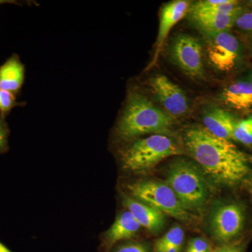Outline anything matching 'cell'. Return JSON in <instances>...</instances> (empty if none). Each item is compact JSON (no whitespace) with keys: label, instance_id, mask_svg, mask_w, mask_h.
<instances>
[{"label":"cell","instance_id":"obj_25","mask_svg":"<svg viewBox=\"0 0 252 252\" xmlns=\"http://www.w3.org/2000/svg\"><path fill=\"white\" fill-rule=\"evenodd\" d=\"M214 252H243V250L240 245L228 244L218 247Z\"/></svg>","mask_w":252,"mask_h":252},{"label":"cell","instance_id":"obj_8","mask_svg":"<svg viewBox=\"0 0 252 252\" xmlns=\"http://www.w3.org/2000/svg\"><path fill=\"white\" fill-rule=\"evenodd\" d=\"M149 84L152 94L172 118L183 117L189 112L188 97L185 93L165 75L154 76Z\"/></svg>","mask_w":252,"mask_h":252},{"label":"cell","instance_id":"obj_21","mask_svg":"<svg viewBox=\"0 0 252 252\" xmlns=\"http://www.w3.org/2000/svg\"><path fill=\"white\" fill-rule=\"evenodd\" d=\"M235 26L242 31L252 34V11L243 12L237 18Z\"/></svg>","mask_w":252,"mask_h":252},{"label":"cell","instance_id":"obj_17","mask_svg":"<svg viewBox=\"0 0 252 252\" xmlns=\"http://www.w3.org/2000/svg\"><path fill=\"white\" fill-rule=\"evenodd\" d=\"M239 14H209L192 17L195 26L205 35L228 31L235 25Z\"/></svg>","mask_w":252,"mask_h":252},{"label":"cell","instance_id":"obj_4","mask_svg":"<svg viewBox=\"0 0 252 252\" xmlns=\"http://www.w3.org/2000/svg\"><path fill=\"white\" fill-rule=\"evenodd\" d=\"M188 210L203 206L208 196L205 179L198 167L190 162L180 160L170 165L166 182Z\"/></svg>","mask_w":252,"mask_h":252},{"label":"cell","instance_id":"obj_10","mask_svg":"<svg viewBox=\"0 0 252 252\" xmlns=\"http://www.w3.org/2000/svg\"><path fill=\"white\" fill-rule=\"evenodd\" d=\"M190 5V1L187 0H176L167 3L162 8L160 14L158 33L156 44L155 54L152 64L157 63L167 35L172 28L189 12Z\"/></svg>","mask_w":252,"mask_h":252},{"label":"cell","instance_id":"obj_5","mask_svg":"<svg viewBox=\"0 0 252 252\" xmlns=\"http://www.w3.org/2000/svg\"><path fill=\"white\" fill-rule=\"evenodd\" d=\"M132 198L155 207L176 220L188 221L193 218L166 183L158 181H144L127 186Z\"/></svg>","mask_w":252,"mask_h":252},{"label":"cell","instance_id":"obj_3","mask_svg":"<svg viewBox=\"0 0 252 252\" xmlns=\"http://www.w3.org/2000/svg\"><path fill=\"white\" fill-rule=\"evenodd\" d=\"M184 153L182 148L169 136L151 135L139 139L121 154L124 169L141 172L153 168L165 159Z\"/></svg>","mask_w":252,"mask_h":252},{"label":"cell","instance_id":"obj_6","mask_svg":"<svg viewBox=\"0 0 252 252\" xmlns=\"http://www.w3.org/2000/svg\"><path fill=\"white\" fill-rule=\"evenodd\" d=\"M170 55L176 65L189 77L195 79L205 77L203 48L197 38L187 34H178L172 41Z\"/></svg>","mask_w":252,"mask_h":252},{"label":"cell","instance_id":"obj_16","mask_svg":"<svg viewBox=\"0 0 252 252\" xmlns=\"http://www.w3.org/2000/svg\"><path fill=\"white\" fill-rule=\"evenodd\" d=\"M140 228V223L127 210L118 215L115 221L106 233V240L109 245H112L121 240L133 238Z\"/></svg>","mask_w":252,"mask_h":252},{"label":"cell","instance_id":"obj_28","mask_svg":"<svg viewBox=\"0 0 252 252\" xmlns=\"http://www.w3.org/2000/svg\"><path fill=\"white\" fill-rule=\"evenodd\" d=\"M0 252H12L0 242Z\"/></svg>","mask_w":252,"mask_h":252},{"label":"cell","instance_id":"obj_22","mask_svg":"<svg viewBox=\"0 0 252 252\" xmlns=\"http://www.w3.org/2000/svg\"><path fill=\"white\" fill-rule=\"evenodd\" d=\"M9 130L5 118L0 117V153L6 152L8 149V138Z\"/></svg>","mask_w":252,"mask_h":252},{"label":"cell","instance_id":"obj_12","mask_svg":"<svg viewBox=\"0 0 252 252\" xmlns=\"http://www.w3.org/2000/svg\"><path fill=\"white\" fill-rule=\"evenodd\" d=\"M204 127L212 135L225 139L233 140L236 120L229 112L220 107L208 109L204 114L203 118Z\"/></svg>","mask_w":252,"mask_h":252},{"label":"cell","instance_id":"obj_9","mask_svg":"<svg viewBox=\"0 0 252 252\" xmlns=\"http://www.w3.org/2000/svg\"><path fill=\"white\" fill-rule=\"evenodd\" d=\"M245 223L242 207L228 203L217 207L210 217V228L218 241L227 243L240 234Z\"/></svg>","mask_w":252,"mask_h":252},{"label":"cell","instance_id":"obj_27","mask_svg":"<svg viewBox=\"0 0 252 252\" xmlns=\"http://www.w3.org/2000/svg\"><path fill=\"white\" fill-rule=\"evenodd\" d=\"M182 249L178 248H170L167 249L165 251L162 252H181Z\"/></svg>","mask_w":252,"mask_h":252},{"label":"cell","instance_id":"obj_15","mask_svg":"<svg viewBox=\"0 0 252 252\" xmlns=\"http://www.w3.org/2000/svg\"><path fill=\"white\" fill-rule=\"evenodd\" d=\"M190 16L209 14H242L243 9L240 1L235 0H200L195 1L189 9Z\"/></svg>","mask_w":252,"mask_h":252},{"label":"cell","instance_id":"obj_19","mask_svg":"<svg viewBox=\"0 0 252 252\" xmlns=\"http://www.w3.org/2000/svg\"><path fill=\"white\" fill-rule=\"evenodd\" d=\"M233 140L245 145L252 144V117L237 122L233 131Z\"/></svg>","mask_w":252,"mask_h":252},{"label":"cell","instance_id":"obj_24","mask_svg":"<svg viewBox=\"0 0 252 252\" xmlns=\"http://www.w3.org/2000/svg\"><path fill=\"white\" fill-rule=\"evenodd\" d=\"M114 252H148L143 245L139 243H129L119 247Z\"/></svg>","mask_w":252,"mask_h":252},{"label":"cell","instance_id":"obj_18","mask_svg":"<svg viewBox=\"0 0 252 252\" xmlns=\"http://www.w3.org/2000/svg\"><path fill=\"white\" fill-rule=\"evenodd\" d=\"M185 233L179 225L172 227L171 229L157 240L154 245V252H162L167 249L170 248H182L183 245Z\"/></svg>","mask_w":252,"mask_h":252},{"label":"cell","instance_id":"obj_7","mask_svg":"<svg viewBox=\"0 0 252 252\" xmlns=\"http://www.w3.org/2000/svg\"><path fill=\"white\" fill-rule=\"evenodd\" d=\"M205 36L207 56L212 65L220 72L233 70L240 57L238 39L228 31Z\"/></svg>","mask_w":252,"mask_h":252},{"label":"cell","instance_id":"obj_11","mask_svg":"<svg viewBox=\"0 0 252 252\" xmlns=\"http://www.w3.org/2000/svg\"><path fill=\"white\" fill-rule=\"evenodd\" d=\"M124 205L141 226L152 233L160 231L165 224V215L155 207L131 196L124 197Z\"/></svg>","mask_w":252,"mask_h":252},{"label":"cell","instance_id":"obj_20","mask_svg":"<svg viewBox=\"0 0 252 252\" xmlns=\"http://www.w3.org/2000/svg\"><path fill=\"white\" fill-rule=\"evenodd\" d=\"M23 104L17 102L14 94L0 89V117H6L13 108Z\"/></svg>","mask_w":252,"mask_h":252},{"label":"cell","instance_id":"obj_2","mask_svg":"<svg viewBox=\"0 0 252 252\" xmlns=\"http://www.w3.org/2000/svg\"><path fill=\"white\" fill-rule=\"evenodd\" d=\"M173 118L154 105L137 91L129 94L126 107L117 127V135L124 140L140 136L171 135Z\"/></svg>","mask_w":252,"mask_h":252},{"label":"cell","instance_id":"obj_14","mask_svg":"<svg viewBox=\"0 0 252 252\" xmlns=\"http://www.w3.org/2000/svg\"><path fill=\"white\" fill-rule=\"evenodd\" d=\"M220 99L231 108L248 110L252 107V82L248 80L233 83L222 91Z\"/></svg>","mask_w":252,"mask_h":252},{"label":"cell","instance_id":"obj_1","mask_svg":"<svg viewBox=\"0 0 252 252\" xmlns=\"http://www.w3.org/2000/svg\"><path fill=\"white\" fill-rule=\"evenodd\" d=\"M186 151L204 172L220 185H238L250 171L251 159L230 140L220 138L200 126L184 132Z\"/></svg>","mask_w":252,"mask_h":252},{"label":"cell","instance_id":"obj_32","mask_svg":"<svg viewBox=\"0 0 252 252\" xmlns=\"http://www.w3.org/2000/svg\"><path fill=\"white\" fill-rule=\"evenodd\" d=\"M248 4L250 5L251 7H252V1H249Z\"/></svg>","mask_w":252,"mask_h":252},{"label":"cell","instance_id":"obj_31","mask_svg":"<svg viewBox=\"0 0 252 252\" xmlns=\"http://www.w3.org/2000/svg\"><path fill=\"white\" fill-rule=\"evenodd\" d=\"M250 190H251V193L252 195V178L251 180V185H250Z\"/></svg>","mask_w":252,"mask_h":252},{"label":"cell","instance_id":"obj_30","mask_svg":"<svg viewBox=\"0 0 252 252\" xmlns=\"http://www.w3.org/2000/svg\"><path fill=\"white\" fill-rule=\"evenodd\" d=\"M248 81H251L252 82V72L249 74L248 77Z\"/></svg>","mask_w":252,"mask_h":252},{"label":"cell","instance_id":"obj_23","mask_svg":"<svg viewBox=\"0 0 252 252\" xmlns=\"http://www.w3.org/2000/svg\"><path fill=\"white\" fill-rule=\"evenodd\" d=\"M188 246L196 252H211L208 242L202 238H195L189 241Z\"/></svg>","mask_w":252,"mask_h":252},{"label":"cell","instance_id":"obj_13","mask_svg":"<svg viewBox=\"0 0 252 252\" xmlns=\"http://www.w3.org/2000/svg\"><path fill=\"white\" fill-rule=\"evenodd\" d=\"M25 79V66L16 54L0 66V89L16 94Z\"/></svg>","mask_w":252,"mask_h":252},{"label":"cell","instance_id":"obj_33","mask_svg":"<svg viewBox=\"0 0 252 252\" xmlns=\"http://www.w3.org/2000/svg\"></svg>","mask_w":252,"mask_h":252},{"label":"cell","instance_id":"obj_26","mask_svg":"<svg viewBox=\"0 0 252 252\" xmlns=\"http://www.w3.org/2000/svg\"><path fill=\"white\" fill-rule=\"evenodd\" d=\"M19 4L18 1L15 0H0V4Z\"/></svg>","mask_w":252,"mask_h":252},{"label":"cell","instance_id":"obj_29","mask_svg":"<svg viewBox=\"0 0 252 252\" xmlns=\"http://www.w3.org/2000/svg\"><path fill=\"white\" fill-rule=\"evenodd\" d=\"M187 252H196L195 251H194L193 249L191 248H190V247L188 246V248L187 249Z\"/></svg>","mask_w":252,"mask_h":252}]
</instances>
